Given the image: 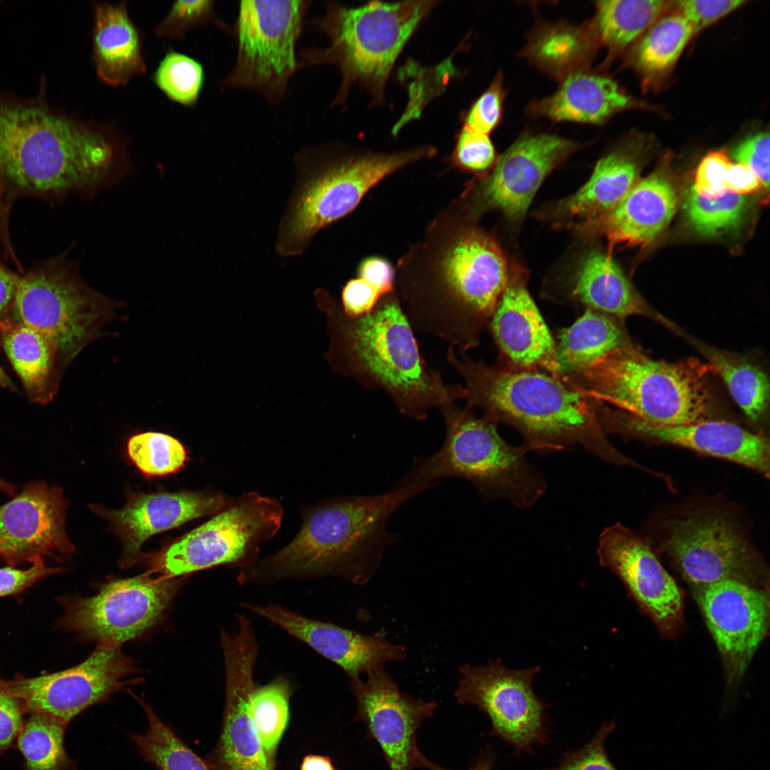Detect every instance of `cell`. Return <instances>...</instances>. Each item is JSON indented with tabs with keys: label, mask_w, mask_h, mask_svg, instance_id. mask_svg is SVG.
<instances>
[{
	"label": "cell",
	"mask_w": 770,
	"mask_h": 770,
	"mask_svg": "<svg viewBox=\"0 0 770 770\" xmlns=\"http://www.w3.org/2000/svg\"><path fill=\"white\" fill-rule=\"evenodd\" d=\"M114 126L0 101V175L16 188L93 196L130 168Z\"/></svg>",
	"instance_id": "1"
},
{
	"label": "cell",
	"mask_w": 770,
	"mask_h": 770,
	"mask_svg": "<svg viewBox=\"0 0 770 770\" xmlns=\"http://www.w3.org/2000/svg\"><path fill=\"white\" fill-rule=\"evenodd\" d=\"M314 295L326 314L330 337L326 357L334 371L369 390L383 391L402 415L414 420L465 399L463 385L446 384L426 362L394 292L356 317L345 314L327 291L319 289Z\"/></svg>",
	"instance_id": "2"
},
{
	"label": "cell",
	"mask_w": 770,
	"mask_h": 770,
	"mask_svg": "<svg viewBox=\"0 0 770 770\" xmlns=\"http://www.w3.org/2000/svg\"><path fill=\"white\" fill-rule=\"evenodd\" d=\"M446 359L463 379L466 406L518 430L528 451L578 444L605 461L628 463L600 427L596 401L567 380L541 369L473 361L451 346Z\"/></svg>",
	"instance_id": "3"
},
{
	"label": "cell",
	"mask_w": 770,
	"mask_h": 770,
	"mask_svg": "<svg viewBox=\"0 0 770 770\" xmlns=\"http://www.w3.org/2000/svg\"><path fill=\"white\" fill-rule=\"evenodd\" d=\"M444 234L428 268L402 275L398 298L414 330L466 354L488 329L510 274L501 250L483 231L453 225Z\"/></svg>",
	"instance_id": "4"
},
{
	"label": "cell",
	"mask_w": 770,
	"mask_h": 770,
	"mask_svg": "<svg viewBox=\"0 0 770 770\" xmlns=\"http://www.w3.org/2000/svg\"><path fill=\"white\" fill-rule=\"evenodd\" d=\"M425 481L376 496L339 497L304 508L302 523L286 546L241 570L240 583L336 576L366 583L399 538L387 529L404 502L435 485Z\"/></svg>",
	"instance_id": "5"
},
{
	"label": "cell",
	"mask_w": 770,
	"mask_h": 770,
	"mask_svg": "<svg viewBox=\"0 0 770 770\" xmlns=\"http://www.w3.org/2000/svg\"><path fill=\"white\" fill-rule=\"evenodd\" d=\"M712 373V365L697 359L677 363L655 360L630 344L563 378L588 397L641 421L679 426L706 419L707 382Z\"/></svg>",
	"instance_id": "6"
},
{
	"label": "cell",
	"mask_w": 770,
	"mask_h": 770,
	"mask_svg": "<svg viewBox=\"0 0 770 770\" xmlns=\"http://www.w3.org/2000/svg\"><path fill=\"white\" fill-rule=\"evenodd\" d=\"M438 1H371L357 6L329 2L315 24L327 36L325 48L304 51L311 64L338 68L342 83L333 105L344 103L352 86L366 90L371 106L384 104L385 88L397 58Z\"/></svg>",
	"instance_id": "7"
},
{
	"label": "cell",
	"mask_w": 770,
	"mask_h": 770,
	"mask_svg": "<svg viewBox=\"0 0 770 770\" xmlns=\"http://www.w3.org/2000/svg\"><path fill=\"white\" fill-rule=\"evenodd\" d=\"M436 152L426 145L391 153H302L296 159L294 185L279 222L276 252L284 257L302 255L319 231L352 212L379 181Z\"/></svg>",
	"instance_id": "8"
},
{
	"label": "cell",
	"mask_w": 770,
	"mask_h": 770,
	"mask_svg": "<svg viewBox=\"0 0 770 770\" xmlns=\"http://www.w3.org/2000/svg\"><path fill=\"white\" fill-rule=\"evenodd\" d=\"M439 409L446 428L443 446L431 456L415 458L394 488L457 477L470 481L484 499L504 498L518 508L530 507L544 494L546 480L525 459L528 451L504 441L497 424L466 406L450 404Z\"/></svg>",
	"instance_id": "9"
},
{
	"label": "cell",
	"mask_w": 770,
	"mask_h": 770,
	"mask_svg": "<svg viewBox=\"0 0 770 770\" xmlns=\"http://www.w3.org/2000/svg\"><path fill=\"white\" fill-rule=\"evenodd\" d=\"M283 513L277 500L255 492L230 499L210 520L158 554L150 573L170 579L218 565L250 568L279 530Z\"/></svg>",
	"instance_id": "10"
},
{
	"label": "cell",
	"mask_w": 770,
	"mask_h": 770,
	"mask_svg": "<svg viewBox=\"0 0 770 770\" xmlns=\"http://www.w3.org/2000/svg\"><path fill=\"white\" fill-rule=\"evenodd\" d=\"M111 302L91 288L76 267L56 262L19 278L13 319L48 337L63 363L91 339Z\"/></svg>",
	"instance_id": "11"
},
{
	"label": "cell",
	"mask_w": 770,
	"mask_h": 770,
	"mask_svg": "<svg viewBox=\"0 0 770 770\" xmlns=\"http://www.w3.org/2000/svg\"><path fill=\"white\" fill-rule=\"evenodd\" d=\"M308 4L297 0L240 1L235 24L237 60L225 83L279 99L300 65L296 46Z\"/></svg>",
	"instance_id": "12"
},
{
	"label": "cell",
	"mask_w": 770,
	"mask_h": 770,
	"mask_svg": "<svg viewBox=\"0 0 770 770\" xmlns=\"http://www.w3.org/2000/svg\"><path fill=\"white\" fill-rule=\"evenodd\" d=\"M539 666L523 669L506 667L500 659L486 665L465 664L454 695L461 704H473L489 718L488 734L513 749V756L533 754L535 745L550 741L546 710L550 704L533 691Z\"/></svg>",
	"instance_id": "13"
},
{
	"label": "cell",
	"mask_w": 770,
	"mask_h": 770,
	"mask_svg": "<svg viewBox=\"0 0 770 770\" xmlns=\"http://www.w3.org/2000/svg\"><path fill=\"white\" fill-rule=\"evenodd\" d=\"M181 583L148 573L111 581L91 597H61L64 612L58 625L85 640L121 645L160 619Z\"/></svg>",
	"instance_id": "14"
},
{
	"label": "cell",
	"mask_w": 770,
	"mask_h": 770,
	"mask_svg": "<svg viewBox=\"0 0 770 770\" xmlns=\"http://www.w3.org/2000/svg\"><path fill=\"white\" fill-rule=\"evenodd\" d=\"M667 530L662 547L692 590L727 580L769 589L766 565L731 520L694 515Z\"/></svg>",
	"instance_id": "15"
},
{
	"label": "cell",
	"mask_w": 770,
	"mask_h": 770,
	"mask_svg": "<svg viewBox=\"0 0 770 770\" xmlns=\"http://www.w3.org/2000/svg\"><path fill=\"white\" fill-rule=\"evenodd\" d=\"M235 635L220 633L225 667V699L220 734L207 761L213 770H276L254 724L250 702L259 646L250 620L237 615Z\"/></svg>",
	"instance_id": "16"
},
{
	"label": "cell",
	"mask_w": 770,
	"mask_h": 770,
	"mask_svg": "<svg viewBox=\"0 0 770 770\" xmlns=\"http://www.w3.org/2000/svg\"><path fill=\"white\" fill-rule=\"evenodd\" d=\"M121 645L101 642L81 664L38 677L16 675L6 680L26 713L46 714L66 724L88 707L108 699L135 669Z\"/></svg>",
	"instance_id": "17"
},
{
	"label": "cell",
	"mask_w": 770,
	"mask_h": 770,
	"mask_svg": "<svg viewBox=\"0 0 770 770\" xmlns=\"http://www.w3.org/2000/svg\"><path fill=\"white\" fill-rule=\"evenodd\" d=\"M693 593L720 654L727 684L735 687L769 634V589L727 580Z\"/></svg>",
	"instance_id": "18"
},
{
	"label": "cell",
	"mask_w": 770,
	"mask_h": 770,
	"mask_svg": "<svg viewBox=\"0 0 770 770\" xmlns=\"http://www.w3.org/2000/svg\"><path fill=\"white\" fill-rule=\"evenodd\" d=\"M600 564L617 575L661 633L673 637L683 625L684 595L649 543L620 523L599 537Z\"/></svg>",
	"instance_id": "19"
},
{
	"label": "cell",
	"mask_w": 770,
	"mask_h": 770,
	"mask_svg": "<svg viewBox=\"0 0 770 770\" xmlns=\"http://www.w3.org/2000/svg\"><path fill=\"white\" fill-rule=\"evenodd\" d=\"M67 500L58 487L31 481L0 506V558L11 567L51 558H69L75 548L66 533Z\"/></svg>",
	"instance_id": "20"
},
{
	"label": "cell",
	"mask_w": 770,
	"mask_h": 770,
	"mask_svg": "<svg viewBox=\"0 0 770 770\" xmlns=\"http://www.w3.org/2000/svg\"><path fill=\"white\" fill-rule=\"evenodd\" d=\"M366 677L365 681L349 679L356 704L354 720L366 724L389 770H414L419 751L418 729L433 716L438 704L403 693L384 668Z\"/></svg>",
	"instance_id": "21"
},
{
	"label": "cell",
	"mask_w": 770,
	"mask_h": 770,
	"mask_svg": "<svg viewBox=\"0 0 770 770\" xmlns=\"http://www.w3.org/2000/svg\"><path fill=\"white\" fill-rule=\"evenodd\" d=\"M580 148L555 134L523 133L497 159L481 185L479 205L483 210H498L511 220H520L548 175Z\"/></svg>",
	"instance_id": "22"
},
{
	"label": "cell",
	"mask_w": 770,
	"mask_h": 770,
	"mask_svg": "<svg viewBox=\"0 0 770 770\" xmlns=\"http://www.w3.org/2000/svg\"><path fill=\"white\" fill-rule=\"evenodd\" d=\"M605 433L645 437L728 460L769 476V443L761 435L725 421H702L663 426L641 421L624 412L607 409L602 419Z\"/></svg>",
	"instance_id": "23"
},
{
	"label": "cell",
	"mask_w": 770,
	"mask_h": 770,
	"mask_svg": "<svg viewBox=\"0 0 770 770\" xmlns=\"http://www.w3.org/2000/svg\"><path fill=\"white\" fill-rule=\"evenodd\" d=\"M245 609L279 627L341 667L349 679L384 668L406 657L404 646L383 637L365 635L332 623L312 620L279 605L245 603Z\"/></svg>",
	"instance_id": "24"
},
{
	"label": "cell",
	"mask_w": 770,
	"mask_h": 770,
	"mask_svg": "<svg viewBox=\"0 0 770 770\" xmlns=\"http://www.w3.org/2000/svg\"><path fill=\"white\" fill-rule=\"evenodd\" d=\"M488 328L499 351V364L561 377L555 341L520 273L509 275Z\"/></svg>",
	"instance_id": "25"
},
{
	"label": "cell",
	"mask_w": 770,
	"mask_h": 770,
	"mask_svg": "<svg viewBox=\"0 0 770 770\" xmlns=\"http://www.w3.org/2000/svg\"><path fill=\"white\" fill-rule=\"evenodd\" d=\"M230 498L217 492L183 491L137 494L122 509L107 516L123 541L121 565L132 566L145 541L156 533L205 515L216 514Z\"/></svg>",
	"instance_id": "26"
},
{
	"label": "cell",
	"mask_w": 770,
	"mask_h": 770,
	"mask_svg": "<svg viewBox=\"0 0 770 770\" xmlns=\"http://www.w3.org/2000/svg\"><path fill=\"white\" fill-rule=\"evenodd\" d=\"M678 194L667 172L659 169L637 182L607 213L579 229L605 235L610 245L645 247L669 225L678 205Z\"/></svg>",
	"instance_id": "27"
},
{
	"label": "cell",
	"mask_w": 770,
	"mask_h": 770,
	"mask_svg": "<svg viewBox=\"0 0 770 770\" xmlns=\"http://www.w3.org/2000/svg\"><path fill=\"white\" fill-rule=\"evenodd\" d=\"M635 104L614 79L587 68L562 79L553 93L531 102L527 112L554 122L601 125Z\"/></svg>",
	"instance_id": "28"
},
{
	"label": "cell",
	"mask_w": 770,
	"mask_h": 770,
	"mask_svg": "<svg viewBox=\"0 0 770 770\" xmlns=\"http://www.w3.org/2000/svg\"><path fill=\"white\" fill-rule=\"evenodd\" d=\"M92 61L98 79L112 87L145 73L142 34L127 2L94 4Z\"/></svg>",
	"instance_id": "29"
},
{
	"label": "cell",
	"mask_w": 770,
	"mask_h": 770,
	"mask_svg": "<svg viewBox=\"0 0 770 770\" xmlns=\"http://www.w3.org/2000/svg\"><path fill=\"white\" fill-rule=\"evenodd\" d=\"M575 301L620 320L644 315L672 324L652 312L612 257L600 251L587 254L577 269L570 291Z\"/></svg>",
	"instance_id": "30"
},
{
	"label": "cell",
	"mask_w": 770,
	"mask_h": 770,
	"mask_svg": "<svg viewBox=\"0 0 770 770\" xmlns=\"http://www.w3.org/2000/svg\"><path fill=\"white\" fill-rule=\"evenodd\" d=\"M635 150L626 142L601 158L587 183L558 204V215L585 223L610 211L637 183L640 163Z\"/></svg>",
	"instance_id": "31"
},
{
	"label": "cell",
	"mask_w": 770,
	"mask_h": 770,
	"mask_svg": "<svg viewBox=\"0 0 770 770\" xmlns=\"http://www.w3.org/2000/svg\"><path fill=\"white\" fill-rule=\"evenodd\" d=\"M2 346L29 398L45 404L58 387V354L53 342L39 332L10 317L0 321Z\"/></svg>",
	"instance_id": "32"
},
{
	"label": "cell",
	"mask_w": 770,
	"mask_h": 770,
	"mask_svg": "<svg viewBox=\"0 0 770 770\" xmlns=\"http://www.w3.org/2000/svg\"><path fill=\"white\" fill-rule=\"evenodd\" d=\"M598 46L585 23L575 26L565 21H542L532 29L520 54L543 73L561 81L587 69Z\"/></svg>",
	"instance_id": "33"
},
{
	"label": "cell",
	"mask_w": 770,
	"mask_h": 770,
	"mask_svg": "<svg viewBox=\"0 0 770 770\" xmlns=\"http://www.w3.org/2000/svg\"><path fill=\"white\" fill-rule=\"evenodd\" d=\"M618 319L586 309L555 341L561 377L587 368L618 348L630 345Z\"/></svg>",
	"instance_id": "34"
},
{
	"label": "cell",
	"mask_w": 770,
	"mask_h": 770,
	"mask_svg": "<svg viewBox=\"0 0 770 770\" xmlns=\"http://www.w3.org/2000/svg\"><path fill=\"white\" fill-rule=\"evenodd\" d=\"M667 11L634 43L630 55V63L645 85H654L669 74L695 34L679 11Z\"/></svg>",
	"instance_id": "35"
},
{
	"label": "cell",
	"mask_w": 770,
	"mask_h": 770,
	"mask_svg": "<svg viewBox=\"0 0 770 770\" xmlns=\"http://www.w3.org/2000/svg\"><path fill=\"white\" fill-rule=\"evenodd\" d=\"M671 5L663 0L597 1L585 24L597 45L615 54L633 45Z\"/></svg>",
	"instance_id": "36"
},
{
	"label": "cell",
	"mask_w": 770,
	"mask_h": 770,
	"mask_svg": "<svg viewBox=\"0 0 770 770\" xmlns=\"http://www.w3.org/2000/svg\"><path fill=\"white\" fill-rule=\"evenodd\" d=\"M715 373L724 380L728 390L746 416L756 421L764 414L769 404V381L757 366L730 357L721 351L699 346Z\"/></svg>",
	"instance_id": "37"
},
{
	"label": "cell",
	"mask_w": 770,
	"mask_h": 770,
	"mask_svg": "<svg viewBox=\"0 0 770 770\" xmlns=\"http://www.w3.org/2000/svg\"><path fill=\"white\" fill-rule=\"evenodd\" d=\"M67 724L46 714H31L16 739L25 770H71L64 747Z\"/></svg>",
	"instance_id": "38"
},
{
	"label": "cell",
	"mask_w": 770,
	"mask_h": 770,
	"mask_svg": "<svg viewBox=\"0 0 770 770\" xmlns=\"http://www.w3.org/2000/svg\"><path fill=\"white\" fill-rule=\"evenodd\" d=\"M148 722L147 731L130 734L139 752L159 770H213L206 760L193 751L153 708L140 700Z\"/></svg>",
	"instance_id": "39"
},
{
	"label": "cell",
	"mask_w": 770,
	"mask_h": 770,
	"mask_svg": "<svg viewBox=\"0 0 770 770\" xmlns=\"http://www.w3.org/2000/svg\"><path fill=\"white\" fill-rule=\"evenodd\" d=\"M292 694L289 680L278 677L264 686H256L252 695L251 715L263 747L273 761L289 724Z\"/></svg>",
	"instance_id": "40"
},
{
	"label": "cell",
	"mask_w": 770,
	"mask_h": 770,
	"mask_svg": "<svg viewBox=\"0 0 770 770\" xmlns=\"http://www.w3.org/2000/svg\"><path fill=\"white\" fill-rule=\"evenodd\" d=\"M748 208L744 195L728 192L717 199L698 195L692 185L684 197L682 209L690 227L703 236H714L735 229L742 222Z\"/></svg>",
	"instance_id": "41"
},
{
	"label": "cell",
	"mask_w": 770,
	"mask_h": 770,
	"mask_svg": "<svg viewBox=\"0 0 770 770\" xmlns=\"http://www.w3.org/2000/svg\"><path fill=\"white\" fill-rule=\"evenodd\" d=\"M204 81V69L199 61L173 50L165 53L153 73L158 89L170 100L187 107L197 103Z\"/></svg>",
	"instance_id": "42"
},
{
	"label": "cell",
	"mask_w": 770,
	"mask_h": 770,
	"mask_svg": "<svg viewBox=\"0 0 770 770\" xmlns=\"http://www.w3.org/2000/svg\"><path fill=\"white\" fill-rule=\"evenodd\" d=\"M127 450L136 467L150 476L176 473L187 459L185 449L178 440L158 432L133 436L128 442Z\"/></svg>",
	"instance_id": "43"
},
{
	"label": "cell",
	"mask_w": 770,
	"mask_h": 770,
	"mask_svg": "<svg viewBox=\"0 0 770 770\" xmlns=\"http://www.w3.org/2000/svg\"><path fill=\"white\" fill-rule=\"evenodd\" d=\"M216 22L212 1H177L165 16L154 27L155 35L160 38L182 40L192 29Z\"/></svg>",
	"instance_id": "44"
},
{
	"label": "cell",
	"mask_w": 770,
	"mask_h": 770,
	"mask_svg": "<svg viewBox=\"0 0 770 770\" xmlns=\"http://www.w3.org/2000/svg\"><path fill=\"white\" fill-rule=\"evenodd\" d=\"M505 96L503 75L498 71L489 86L461 114L463 126L489 135L500 123Z\"/></svg>",
	"instance_id": "45"
},
{
	"label": "cell",
	"mask_w": 770,
	"mask_h": 770,
	"mask_svg": "<svg viewBox=\"0 0 770 770\" xmlns=\"http://www.w3.org/2000/svg\"><path fill=\"white\" fill-rule=\"evenodd\" d=\"M497 160L494 145L488 135L466 126L455 135V145L451 155L453 165L470 173H483Z\"/></svg>",
	"instance_id": "46"
},
{
	"label": "cell",
	"mask_w": 770,
	"mask_h": 770,
	"mask_svg": "<svg viewBox=\"0 0 770 770\" xmlns=\"http://www.w3.org/2000/svg\"><path fill=\"white\" fill-rule=\"evenodd\" d=\"M616 725L615 719L605 722L582 747L563 753L558 765L550 770H617L605 746L606 739Z\"/></svg>",
	"instance_id": "47"
},
{
	"label": "cell",
	"mask_w": 770,
	"mask_h": 770,
	"mask_svg": "<svg viewBox=\"0 0 770 770\" xmlns=\"http://www.w3.org/2000/svg\"><path fill=\"white\" fill-rule=\"evenodd\" d=\"M731 165L724 149L707 153L697 167L692 185L694 192L706 199H717L729 192L727 180Z\"/></svg>",
	"instance_id": "48"
},
{
	"label": "cell",
	"mask_w": 770,
	"mask_h": 770,
	"mask_svg": "<svg viewBox=\"0 0 770 770\" xmlns=\"http://www.w3.org/2000/svg\"><path fill=\"white\" fill-rule=\"evenodd\" d=\"M745 0H684L673 2L697 34L746 3Z\"/></svg>",
	"instance_id": "49"
},
{
	"label": "cell",
	"mask_w": 770,
	"mask_h": 770,
	"mask_svg": "<svg viewBox=\"0 0 770 770\" xmlns=\"http://www.w3.org/2000/svg\"><path fill=\"white\" fill-rule=\"evenodd\" d=\"M736 161L748 166L766 190L769 187V134L761 131L747 137L732 151Z\"/></svg>",
	"instance_id": "50"
},
{
	"label": "cell",
	"mask_w": 770,
	"mask_h": 770,
	"mask_svg": "<svg viewBox=\"0 0 770 770\" xmlns=\"http://www.w3.org/2000/svg\"><path fill=\"white\" fill-rule=\"evenodd\" d=\"M24 707L6 687L0 669V754L16 740L24 724Z\"/></svg>",
	"instance_id": "51"
},
{
	"label": "cell",
	"mask_w": 770,
	"mask_h": 770,
	"mask_svg": "<svg viewBox=\"0 0 770 770\" xmlns=\"http://www.w3.org/2000/svg\"><path fill=\"white\" fill-rule=\"evenodd\" d=\"M62 571V568L46 566L43 559L37 560L25 570L11 566L0 568V597L19 594L39 580Z\"/></svg>",
	"instance_id": "52"
},
{
	"label": "cell",
	"mask_w": 770,
	"mask_h": 770,
	"mask_svg": "<svg viewBox=\"0 0 770 770\" xmlns=\"http://www.w3.org/2000/svg\"><path fill=\"white\" fill-rule=\"evenodd\" d=\"M341 307L345 314L356 317L371 311L381 296L364 279L349 280L342 291Z\"/></svg>",
	"instance_id": "53"
},
{
	"label": "cell",
	"mask_w": 770,
	"mask_h": 770,
	"mask_svg": "<svg viewBox=\"0 0 770 770\" xmlns=\"http://www.w3.org/2000/svg\"><path fill=\"white\" fill-rule=\"evenodd\" d=\"M358 277L373 287L381 296L394 292V272L391 264L379 257L364 259L357 270Z\"/></svg>",
	"instance_id": "54"
},
{
	"label": "cell",
	"mask_w": 770,
	"mask_h": 770,
	"mask_svg": "<svg viewBox=\"0 0 770 770\" xmlns=\"http://www.w3.org/2000/svg\"><path fill=\"white\" fill-rule=\"evenodd\" d=\"M727 184L729 192L739 195L756 192L762 186L755 173L748 166L740 163H732Z\"/></svg>",
	"instance_id": "55"
},
{
	"label": "cell",
	"mask_w": 770,
	"mask_h": 770,
	"mask_svg": "<svg viewBox=\"0 0 770 770\" xmlns=\"http://www.w3.org/2000/svg\"><path fill=\"white\" fill-rule=\"evenodd\" d=\"M19 278L0 265V321L9 317Z\"/></svg>",
	"instance_id": "56"
},
{
	"label": "cell",
	"mask_w": 770,
	"mask_h": 770,
	"mask_svg": "<svg viewBox=\"0 0 770 770\" xmlns=\"http://www.w3.org/2000/svg\"><path fill=\"white\" fill-rule=\"evenodd\" d=\"M496 761V756L493 751L491 746L487 744L481 749L476 764L470 767L468 770H493ZM415 765L416 768L420 767L426 770H452L438 766L432 762L423 755L420 750L416 754Z\"/></svg>",
	"instance_id": "57"
},
{
	"label": "cell",
	"mask_w": 770,
	"mask_h": 770,
	"mask_svg": "<svg viewBox=\"0 0 770 770\" xmlns=\"http://www.w3.org/2000/svg\"><path fill=\"white\" fill-rule=\"evenodd\" d=\"M300 770H336L332 760L327 756L307 754L302 759Z\"/></svg>",
	"instance_id": "58"
},
{
	"label": "cell",
	"mask_w": 770,
	"mask_h": 770,
	"mask_svg": "<svg viewBox=\"0 0 770 770\" xmlns=\"http://www.w3.org/2000/svg\"><path fill=\"white\" fill-rule=\"evenodd\" d=\"M0 490L8 495L13 496L16 492V486L0 478Z\"/></svg>",
	"instance_id": "59"
},
{
	"label": "cell",
	"mask_w": 770,
	"mask_h": 770,
	"mask_svg": "<svg viewBox=\"0 0 770 770\" xmlns=\"http://www.w3.org/2000/svg\"><path fill=\"white\" fill-rule=\"evenodd\" d=\"M0 386L3 388L14 389L12 381L5 374L4 370L0 366Z\"/></svg>",
	"instance_id": "60"
}]
</instances>
